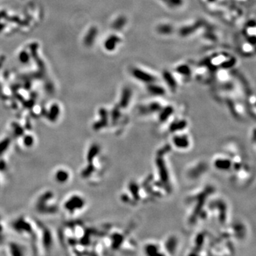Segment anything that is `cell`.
Wrapping results in <instances>:
<instances>
[{
	"instance_id": "cell-1",
	"label": "cell",
	"mask_w": 256,
	"mask_h": 256,
	"mask_svg": "<svg viewBox=\"0 0 256 256\" xmlns=\"http://www.w3.org/2000/svg\"><path fill=\"white\" fill-rule=\"evenodd\" d=\"M172 144L179 149H187L190 145V139L186 134H177L172 138Z\"/></svg>"
},
{
	"instance_id": "cell-2",
	"label": "cell",
	"mask_w": 256,
	"mask_h": 256,
	"mask_svg": "<svg viewBox=\"0 0 256 256\" xmlns=\"http://www.w3.org/2000/svg\"><path fill=\"white\" fill-rule=\"evenodd\" d=\"M214 166L218 169L228 170L232 167V162L226 157H218L214 160Z\"/></svg>"
},
{
	"instance_id": "cell-3",
	"label": "cell",
	"mask_w": 256,
	"mask_h": 256,
	"mask_svg": "<svg viewBox=\"0 0 256 256\" xmlns=\"http://www.w3.org/2000/svg\"><path fill=\"white\" fill-rule=\"evenodd\" d=\"M134 76L137 78L140 79V80H143L144 82H152L153 80V77L152 76L147 75L144 72H142L141 71H139V70H136L135 71Z\"/></svg>"
},
{
	"instance_id": "cell-4",
	"label": "cell",
	"mask_w": 256,
	"mask_h": 256,
	"mask_svg": "<svg viewBox=\"0 0 256 256\" xmlns=\"http://www.w3.org/2000/svg\"><path fill=\"white\" fill-rule=\"evenodd\" d=\"M150 92H152L153 94L155 93V94L162 95L164 91L162 90V88H160V87H157L155 85H154V86H152L150 88Z\"/></svg>"
}]
</instances>
